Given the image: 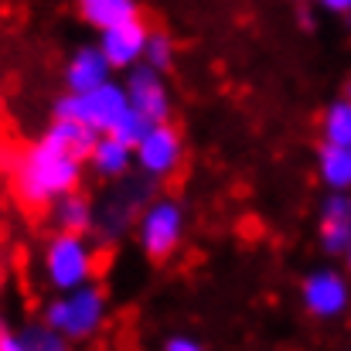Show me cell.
I'll use <instances>...</instances> for the list:
<instances>
[{
	"label": "cell",
	"mask_w": 351,
	"mask_h": 351,
	"mask_svg": "<svg viewBox=\"0 0 351 351\" xmlns=\"http://www.w3.org/2000/svg\"><path fill=\"white\" fill-rule=\"evenodd\" d=\"M82 157L62 150L48 136L27 147L10 171V191L27 212H48L62 195L82 184Z\"/></svg>",
	"instance_id": "obj_1"
},
{
	"label": "cell",
	"mask_w": 351,
	"mask_h": 351,
	"mask_svg": "<svg viewBox=\"0 0 351 351\" xmlns=\"http://www.w3.org/2000/svg\"><path fill=\"white\" fill-rule=\"evenodd\" d=\"M106 293L96 283H82L72 290H58V297L45 307V324L55 328L69 345L93 341L106 324Z\"/></svg>",
	"instance_id": "obj_2"
},
{
	"label": "cell",
	"mask_w": 351,
	"mask_h": 351,
	"mask_svg": "<svg viewBox=\"0 0 351 351\" xmlns=\"http://www.w3.org/2000/svg\"><path fill=\"white\" fill-rule=\"evenodd\" d=\"M96 245L86 239V232H55L45 242L41 269L45 280L55 290H72L82 283H93L96 276Z\"/></svg>",
	"instance_id": "obj_3"
},
{
	"label": "cell",
	"mask_w": 351,
	"mask_h": 351,
	"mask_svg": "<svg viewBox=\"0 0 351 351\" xmlns=\"http://www.w3.org/2000/svg\"><path fill=\"white\" fill-rule=\"evenodd\" d=\"M184 208L174 198H154L136 212V242L150 263H167L184 242Z\"/></svg>",
	"instance_id": "obj_4"
},
{
	"label": "cell",
	"mask_w": 351,
	"mask_h": 351,
	"mask_svg": "<svg viewBox=\"0 0 351 351\" xmlns=\"http://www.w3.org/2000/svg\"><path fill=\"white\" fill-rule=\"evenodd\" d=\"M130 110V99H126V89L123 82H103L89 93H65L51 117H65V119H79L86 126H93L96 133H110L117 126V119Z\"/></svg>",
	"instance_id": "obj_5"
},
{
	"label": "cell",
	"mask_w": 351,
	"mask_h": 351,
	"mask_svg": "<svg viewBox=\"0 0 351 351\" xmlns=\"http://www.w3.org/2000/svg\"><path fill=\"white\" fill-rule=\"evenodd\" d=\"M184 164V136L171 119L150 123L143 140L133 147V167L147 181H167L181 171Z\"/></svg>",
	"instance_id": "obj_6"
},
{
	"label": "cell",
	"mask_w": 351,
	"mask_h": 351,
	"mask_svg": "<svg viewBox=\"0 0 351 351\" xmlns=\"http://www.w3.org/2000/svg\"><path fill=\"white\" fill-rule=\"evenodd\" d=\"M300 304L317 321H335L351 307V283L338 269H314L300 283Z\"/></svg>",
	"instance_id": "obj_7"
},
{
	"label": "cell",
	"mask_w": 351,
	"mask_h": 351,
	"mask_svg": "<svg viewBox=\"0 0 351 351\" xmlns=\"http://www.w3.org/2000/svg\"><path fill=\"white\" fill-rule=\"evenodd\" d=\"M123 89H126L130 106L136 113H143L150 123L171 119V113H174V99H171V89L164 82V72H157L147 62H136L133 69H126Z\"/></svg>",
	"instance_id": "obj_8"
},
{
	"label": "cell",
	"mask_w": 351,
	"mask_h": 351,
	"mask_svg": "<svg viewBox=\"0 0 351 351\" xmlns=\"http://www.w3.org/2000/svg\"><path fill=\"white\" fill-rule=\"evenodd\" d=\"M147 38H150V27L143 24V17H133V21H123V24H113V27L99 31L96 45L103 48V55L113 65V72H126L136 62H143Z\"/></svg>",
	"instance_id": "obj_9"
},
{
	"label": "cell",
	"mask_w": 351,
	"mask_h": 351,
	"mask_svg": "<svg viewBox=\"0 0 351 351\" xmlns=\"http://www.w3.org/2000/svg\"><path fill=\"white\" fill-rule=\"evenodd\" d=\"M321 249L328 256H345L351 245V195L331 191L321 202Z\"/></svg>",
	"instance_id": "obj_10"
},
{
	"label": "cell",
	"mask_w": 351,
	"mask_h": 351,
	"mask_svg": "<svg viewBox=\"0 0 351 351\" xmlns=\"http://www.w3.org/2000/svg\"><path fill=\"white\" fill-rule=\"evenodd\" d=\"M113 79V65L106 62L99 45H79L65 62V89L69 93H89Z\"/></svg>",
	"instance_id": "obj_11"
},
{
	"label": "cell",
	"mask_w": 351,
	"mask_h": 351,
	"mask_svg": "<svg viewBox=\"0 0 351 351\" xmlns=\"http://www.w3.org/2000/svg\"><path fill=\"white\" fill-rule=\"evenodd\" d=\"M86 164H89L99 178L119 181V178H126L130 167H133V147H126L113 133H99L96 147H93L89 157H86Z\"/></svg>",
	"instance_id": "obj_12"
},
{
	"label": "cell",
	"mask_w": 351,
	"mask_h": 351,
	"mask_svg": "<svg viewBox=\"0 0 351 351\" xmlns=\"http://www.w3.org/2000/svg\"><path fill=\"white\" fill-rule=\"evenodd\" d=\"M51 226L58 229V232H93V226H96V205H93V198H86L79 188L75 191H69V195H62L51 208Z\"/></svg>",
	"instance_id": "obj_13"
},
{
	"label": "cell",
	"mask_w": 351,
	"mask_h": 351,
	"mask_svg": "<svg viewBox=\"0 0 351 351\" xmlns=\"http://www.w3.org/2000/svg\"><path fill=\"white\" fill-rule=\"evenodd\" d=\"M75 10L93 31H106L113 24L140 17V3L136 0H75Z\"/></svg>",
	"instance_id": "obj_14"
},
{
	"label": "cell",
	"mask_w": 351,
	"mask_h": 351,
	"mask_svg": "<svg viewBox=\"0 0 351 351\" xmlns=\"http://www.w3.org/2000/svg\"><path fill=\"white\" fill-rule=\"evenodd\" d=\"M317 178L328 191H351V147L324 140L317 150Z\"/></svg>",
	"instance_id": "obj_15"
},
{
	"label": "cell",
	"mask_w": 351,
	"mask_h": 351,
	"mask_svg": "<svg viewBox=\"0 0 351 351\" xmlns=\"http://www.w3.org/2000/svg\"><path fill=\"white\" fill-rule=\"evenodd\" d=\"M41 136H48L51 143H58L62 150H69V154H75V157H89V150L96 147V140H99V133L93 130V126H86V123H79V119H65V117H51L48 123V130L41 133Z\"/></svg>",
	"instance_id": "obj_16"
},
{
	"label": "cell",
	"mask_w": 351,
	"mask_h": 351,
	"mask_svg": "<svg viewBox=\"0 0 351 351\" xmlns=\"http://www.w3.org/2000/svg\"><path fill=\"white\" fill-rule=\"evenodd\" d=\"M321 136L328 143H345V147H351V96L335 99L324 110V117H321Z\"/></svg>",
	"instance_id": "obj_17"
},
{
	"label": "cell",
	"mask_w": 351,
	"mask_h": 351,
	"mask_svg": "<svg viewBox=\"0 0 351 351\" xmlns=\"http://www.w3.org/2000/svg\"><path fill=\"white\" fill-rule=\"evenodd\" d=\"M174 58H178V45H174V38L164 34V31H150V38H147V51H143V62L154 65L157 72H167V69L174 65Z\"/></svg>",
	"instance_id": "obj_18"
},
{
	"label": "cell",
	"mask_w": 351,
	"mask_h": 351,
	"mask_svg": "<svg viewBox=\"0 0 351 351\" xmlns=\"http://www.w3.org/2000/svg\"><path fill=\"white\" fill-rule=\"evenodd\" d=\"M21 345H24V351H65L69 348V341L55 328H48V324L24 328L21 331Z\"/></svg>",
	"instance_id": "obj_19"
},
{
	"label": "cell",
	"mask_w": 351,
	"mask_h": 351,
	"mask_svg": "<svg viewBox=\"0 0 351 351\" xmlns=\"http://www.w3.org/2000/svg\"><path fill=\"white\" fill-rule=\"evenodd\" d=\"M147 130H150V119L143 117V113H136V110L130 106V110L117 119V126H113L110 133H113L117 140H123L126 147H136V143L143 140V133H147Z\"/></svg>",
	"instance_id": "obj_20"
},
{
	"label": "cell",
	"mask_w": 351,
	"mask_h": 351,
	"mask_svg": "<svg viewBox=\"0 0 351 351\" xmlns=\"http://www.w3.org/2000/svg\"><path fill=\"white\" fill-rule=\"evenodd\" d=\"M0 351H24L21 331H10V324L0 317Z\"/></svg>",
	"instance_id": "obj_21"
},
{
	"label": "cell",
	"mask_w": 351,
	"mask_h": 351,
	"mask_svg": "<svg viewBox=\"0 0 351 351\" xmlns=\"http://www.w3.org/2000/svg\"><path fill=\"white\" fill-rule=\"evenodd\" d=\"M164 351H202V341L191 335H174L164 341Z\"/></svg>",
	"instance_id": "obj_22"
},
{
	"label": "cell",
	"mask_w": 351,
	"mask_h": 351,
	"mask_svg": "<svg viewBox=\"0 0 351 351\" xmlns=\"http://www.w3.org/2000/svg\"><path fill=\"white\" fill-rule=\"evenodd\" d=\"M324 10H331V14H348L351 10V0H317Z\"/></svg>",
	"instance_id": "obj_23"
},
{
	"label": "cell",
	"mask_w": 351,
	"mask_h": 351,
	"mask_svg": "<svg viewBox=\"0 0 351 351\" xmlns=\"http://www.w3.org/2000/svg\"><path fill=\"white\" fill-rule=\"evenodd\" d=\"M345 269H348V276H351V245H348V252H345Z\"/></svg>",
	"instance_id": "obj_24"
},
{
	"label": "cell",
	"mask_w": 351,
	"mask_h": 351,
	"mask_svg": "<svg viewBox=\"0 0 351 351\" xmlns=\"http://www.w3.org/2000/svg\"><path fill=\"white\" fill-rule=\"evenodd\" d=\"M345 96H351V82H348V86H345Z\"/></svg>",
	"instance_id": "obj_25"
}]
</instances>
